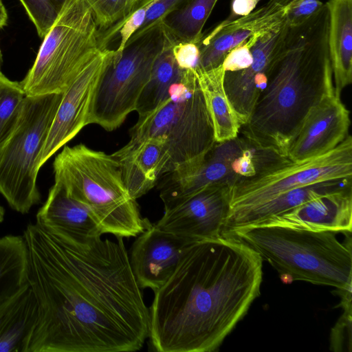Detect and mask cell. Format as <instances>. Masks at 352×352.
Instances as JSON below:
<instances>
[{"label":"cell","mask_w":352,"mask_h":352,"mask_svg":"<svg viewBox=\"0 0 352 352\" xmlns=\"http://www.w3.org/2000/svg\"><path fill=\"white\" fill-rule=\"evenodd\" d=\"M350 125V111L331 81L306 115L287 157L302 162L329 152L349 135Z\"/></svg>","instance_id":"obj_14"},{"label":"cell","mask_w":352,"mask_h":352,"mask_svg":"<svg viewBox=\"0 0 352 352\" xmlns=\"http://www.w3.org/2000/svg\"><path fill=\"white\" fill-rule=\"evenodd\" d=\"M115 50H101L80 72L62 98L41 153L38 168L65 145L86 125L90 104L99 78Z\"/></svg>","instance_id":"obj_12"},{"label":"cell","mask_w":352,"mask_h":352,"mask_svg":"<svg viewBox=\"0 0 352 352\" xmlns=\"http://www.w3.org/2000/svg\"><path fill=\"white\" fill-rule=\"evenodd\" d=\"M38 35L44 38L59 16L67 0H19Z\"/></svg>","instance_id":"obj_29"},{"label":"cell","mask_w":352,"mask_h":352,"mask_svg":"<svg viewBox=\"0 0 352 352\" xmlns=\"http://www.w3.org/2000/svg\"><path fill=\"white\" fill-rule=\"evenodd\" d=\"M186 1L155 0L149 7L142 25L133 35H138L155 24L161 22L166 15L178 8Z\"/></svg>","instance_id":"obj_33"},{"label":"cell","mask_w":352,"mask_h":352,"mask_svg":"<svg viewBox=\"0 0 352 352\" xmlns=\"http://www.w3.org/2000/svg\"><path fill=\"white\" fill-rule=\"evenodd\" d=\"M28 254L23 236L0 237V300L28 283Z\"/></svg>","instance_id":"obj_26"},{"label":"cell","mask_w":352,"mask_h":352,"mask_svg":"<svg viewBox=\"0 0 352 352\" xmlns=\"http://www.w3.org/2000/svg\"><path fill=\"white\" fill-rule=\"evenodd\" d=\"M263 260L231 235L190 243L154 291L148 336L159 352H212L260 294Z\"/></svg>","instance_id":"obj_2"},{"label":"cell","mask_w":352,"mask_h":352,"mask_svg":"<svg viewBox=\"0 0 352 352\" xmlns=\"http://www.w3.org/2000/svg\"><path fill=\"white\" fill-rule=\"evenodd\" d=\"M291 0H268L249 14L230 22L222 21L214 27L230 33L233 38V48L254 34H263L279 28L285 20L286 9Z\"/></svg>","instance_id":"obj_24"},{"label":"cell","mask_w":352,"mask_h":352,"mask_svg":"<svg viewBox=\"0 0 352 352\" xmlns=\"http://www.w3.org/2000/svg\"><path fill=\"white\" fill-rule=\"evenodd\" d=\"M175 43L167 45L154 63L136 104L138 120L148 116L169 98L172 85L182 76L183 69L177 66L172 52Z\"/></svg>","instance_id":"obj_23"},{"label":"cell","mask_w":352,"mask_h":352,"mask_svg":"<svg viewBox=\"0 0 352 352\" xmlns=\"http://www.w3.org/2000/svg\"><path fill=\"white\" fill-rule=\"evenodd\" d=\"M226 235L253 249L285 283L300 280L337 290L352 289L351 234L342 243L331 232L252 225Z\"/></svg>","instance_id":"obj_4"},{"label":"cell","mask_w":352,"mask_h":352,"mask_svg":"<svg viewBox=\"0 0 352 352\" xmlns=\"http://www.w3.org/2000/svg\"><path fill=\"white\" fill-rule=\"evenodd\" d=\"M129 262L140 287L158 289L175 270L192 241L165 232L149 225L136 236Z\"/></svg>","instance_id":"obj_15"},{"label":"cell","mask_w":352,"mask_h":352,"mask_svg":"<svg viewBox=\"0 0 352 352\" xmlns=\"http://www.w3.org/2000/svg\"><path fill=\"white\" fill-rule=\"evenodd\" d=\"M328 48L336 92L352 82V0H329Z\"/></svg>","instance_id":"obj_21"},{"label":"cell","mask_w":352,"mask_h":352,"mask_svg":"<svg viewBox=\"0 0 352 352\" xmlns=\"http://www.w3.org/2000/svg\"><path fill=\"white\" fill-rule=\"evenodd\" d=\"M172 52L177 66L181 69H190L195 67L199 58L197 44L192 43H175Z\"/></svg>","instance_id":"obj_34"},{"label":"cell","mask_w":352,"mask_h":352,"mask_svg":"<svg viewBox=\"0 0 352 352\" xmlns=\"http://www.w3.org/2000/svg\"><path fill=\"white\" fill-rule=\"evenodd\" d=\"M296 1H300V0H296Z\"/></svg>","instance_id":"obj_39"},{"label":"cell","mask_w":352,"mask_h":352,"mask_svg":"<svg viewBox=\"0 0 352 352\" xmlns=\"http://www.w3.org/2000/svg\"><path fill=\"white\" fill-rule=\"evenodd\" d=\"M320 0H291L286 9L285 19L289 27L300 25L323 7Z\"/></svg>","instance_id":"obj_32"},{"label":"cell","mask_w":352,"mask_h":352,"mask_svg":"<svg viewBox=\"0 0 352 352\" xmlns=\"http://www.w3.org/2000/svg\"><path fill=\"white\" fill-rule=\"evenodd\" d=\"M351 291L337 290L341 296L343 314L330 335V349L334 351H351Z\"/></svg>","instance_id":"obj_30"},{"label":"cell","mask_w":352,"mask_h":352,"mask_svg":"<svg viewBox=\"0 0 352 352\" xmlns=\"http://www.w3.org/2000/svg\"><path fill=\"white\" fill-rule=\"evenodd\" d=\"M1 63H2V54H1V50H0V72H1Z\"/></svg>","instance_id":"obj_38"},{"label":"cell","mask_w":352,"mask_h":352,"mask_svg":"<svg viewBox=\"0 0 352 352\" xmlns=\"http://www.w3.org/2000/svg\"><path fill=\"white\" fill-rule=\"evenodd\" d=\"M25 97L21 82L0 72V151L17 124Z\"/></svg>","instance_id":"obj_27"},{"label":"cell","mask_w":352,"mask_h":352,"mask_svg":"<svg viewBox=\"0 0 352 352\" xmlns=\"http://www.w3.org/2000/svg\"><path fill=\"white\" fill-rule=\"evenodd\" d=\"M173 43L176 42L160 22L132 36L120 54L114 52L95 87L88 124H98L108 131L120 127L135 111L156 59Z\"/></svg>","instance_id":"obj_8"},{"label":"cell","mask_w":352,"mask_h":352,"mask_svg":"<svg viewBox=\"0 0 352 352\" xmlns=\"http://www.w3.org/2000/svg\"><path fill=\"white\" fill-rule=\"evenodd\" d=\"M351 184L352 179L334 180L315 183L285 191L259 204L228 214L222 235H226L238 228L256 224Z\"/></svg>","instance_id":"obj_18"},{"label":"cell","mask_w":352,"mask_h":352,"mask_svg":"<svg viewBox=\"0 0 352 352\" xmlns=\"http://www.w3.org/2000/svg\"><path fill=\"white\" fill-rule=\"evenodd\" d=\"M8 13L2 0H0V30L6 25Z\"/></svg>","instance_id":"obj_36"},{"label":"cell","mask_w":352,"mask_h":352,"mask_svg":"<svg viewBox=\"0 0 352 352\" xmlns=\"http://www.w3.org/2000/svg\"><path fill=\"white\" fill-rule=\"evenodd\" d=\"M352 179V138L317 157L294 162L285 158L230 188L228 214L259 204L285 191L315 183Z\"/></svg>","instance_id":"obj_10"},{"label":"cell","mask_w":352,"mask_h":352,"mask_svg":"<svg viewBox=\"0 0 352 352\" xmlns=\"http://www.w3.org/2000/svg\"><path fill=\"white\" fill-rule=\"evenodd\" d=\"M38 316L29 283L0 300V352H24Z\"/></svg>","instance_id":"obj_20"},{"label":"cell","mask_w":352,"mask_h":352,"mask_svg":"<svg viewBox=\"0 0 352 352\" xmlns=\"http://www.w3.org/2000/svg\"><path fill=\"white\" fill-rule=\"evenodd\" d=\"M218 0H186L161 21L176 43L197 44Z\"/></svg>","instance_id":"obj_25"},{"label":"cell","mask_w":352,"mask_h":352,"mask_svg":"<svg viewBox=\"0 0 352 352\" xmlns=\"http://www.w3.org/2000/svg\"><path fill=\"white\" fill-rule=\"evenodd\" d=\"M101 50L99 31L86 0H67L20 82L25 96L65 92Z\"/></svg>","instance_id":"obj_7"},{"label":"cell","mask_w":352,"mask_h":352,"mask_svg":"<svg viewBox=\"0 0 352 352\" xmlns=\"http://www.w3.org/2000/svg\"><path fill=\"white\" fill-rule=\"evenodd\" d=\"M261 1L262 0H232L230 14L222 22L226 23L249 14Z\"/></svg>","instance_id":"obj_35"},{"label":"cell","mask_w":352,"mask_h":352,"mask_svg":"<svg viewBox=\"0 0 352 352\" xmlns=\"http://www.w3.org/2000/svg\"><path fill=\"white\" fill-rule=\"evenodd\" d=\"M329 12L289 27L281 57L241 129L287 157L311 107L333 81L328 48Z\"/></svg>","instance_id":"obj_3"},{"label":"cell","mask_w":352,"mask_h":352,"mask_svg":"<svg viewBox=\"0 0 352 352\" xmlns=\"http://www.w3.org/2000/svg\"><path fill=\"white\" fill-rule=\"evenodd\" d=\"M260 35L261 34H254L227 54L222 63L225 72H237L250 66L252 63L250 50Z\"/></svg>","instance_id":"obj_31"},{"label":"cell","mask_w":352,"mask_h":352,"mask_svg":"<svg viewBox=\"0 0 352 352\" xmlns=\"http://www.w3.org/2000/svg\"><path fill=\"white\" fill-rule=\"evenodd\" d=\"M289 28L285 19L277 29L261 34L250 50V66L237 72H225L224 88L242 126L248 122L281 57Z\"/></svg>","instance_id":"obj_13"},{"label":"cell","mask_w":352,"mask_h":352,"mask_svg":"<svg viewBox=\"0 0 352 352\" xmlns=\"http://www.w3.org/2000/svg\"><path fill=\"white\" fill-rule=\"evenodd\" d=\"M254 225L281 226L312 231L351 234L352 184Z\"/></svg>","instance_id":"obj_16"},{"label":"cell","mask_w":352,"mask_h":352,"mask_svg":"<svg viewBox=\"0 0 352 352\" xmlns=\"http://www.w3.org/2000/svg\"><path fill=\"white\" fill-rule=\"evenodd\" d=\"M111 155L119 163L126 188L135 200L153 188L161 177L164 141L160 138L147 139L131 148L122 147Z\"/></svg>","instance_id":"obj_19"},{"label":"cell","mask_w":352,"mask_h":352,"mask_svg":"<svg viewBox=\"0 0 352 352\" xmlns=\"http://www.w3.org/2000/svg\"><path fill=\"white\" fill-rule=\"evenodd\" d=\"M4 216H5L4 208L1 206H0V223L1 222H3V221L4 219Z\"/></svg>","instance_id":"obj_37"},{"label":"cell","mask_w":352,"mask_h":352,"mask_svg":"<svg viewBox=\"0 0 352 352\" xmlns=\"http://www.w3.org/2000/svg\"><path fill=\"white\" fill-rule=\"evenodd\" d=\"M142 0H86L99 33L124 19Z\"/></svg>","instance_id":"obj_28"},{"label":"cell","mask_w":352,"mask_h":352,"mask_svg":"<svg viewBox=\"0 0 352 352\" xmlns=\"http://www.w3.org/2000/svg\"><path fill=\"white\" fill-rule=\"evenodd\" d=\"M53 168L54 181L88 210L104 234L136 237L149 225L127 190L112 155L83 144L65 146Z\"/></svg>","instance_id":"obj_5"},{"label":"cell","mask_w":352,"mask_h":352,"mask_svg":"<svg viewBox=\"0 0 352 352\" xmlns=\"http://www.w3.org/2000/svg\"><path fill=\"white\" fill-rule=\"evenodd\" d=\"M230 188L208 186L170 207L154 224L158 229L192 241L222 235L230 209Z\"/></svg>","instance_id":"obj_11"},{"label":"cell","mask_w":352,"mask_h":352,"mask_svg":"<svg viewBox=\"0 0 352 352\" xmlns=\"http://www.w3.org/2000/svg\"><path fill=\"white\" fill-rule=\"evenodd\" d=\"M62 96H25L17 124L0 151V194L19 213H28L41 201L38 159Z\"/></svg>","instance_id":"obj_9"},{"label":"cell","mask_w":352,"mask_h":352,"mask_svg":"<svg viewBox=\"0 0 352 352\" xmlns=\"http://www.w3.org/2000/svg\"><path fill=\"white\" fill-rule=\"evenodd\" d=\"M169 98L155 111L138 120L130 130L131 148L150 138L164 141L161 177L197 163L216 143L212 122L192 69H183Z\"/></svg>","instance_id":"obj_6"},{"label":"cell","mask_w":352,"mask_h":352,"mask_svg":"<svg viewBox=\"0 0 352 352\" xmlns=\"http://www.w3.org/2000/svg\"><path fill=\"white\" fill-rule=\"evenodd\" d=\"M36 223L80 242L88 241L104 234L88 210L69 197L63 186L55 181L45 204L36 213Z\"/></svg>","instance_id":"obj_17"},{"label":"cell","mask_w":352,"mask_h":352,"mask_svg":"<svg viewBox=\"0 0 352 352\" xmlns=\"http://www.w3.org/2000/svg\"><path fill=\"white\" fill-rule=\"evenodd\" d=\"M193 71L212 122L216 142L236 138L242 124L226 92L222 64L209 69L195 67Z\"/></svg>","instance_id":"obj_22"},{"label":"cell","mask_w":352,"mask_h":352,"mask_svg":"<svg viewBox=\"0 0 352 352\" xmlns=\"http://www.w3.org/2000/svg\"><path fill=\"white\" fill-rule=\"evenodd\" d=\"M38 316L24 352H131L148 336L149 308L123 238L80 242L38 223L23 234Z\"/></svg>","instance_id":"obj_1"}]
</instances>
